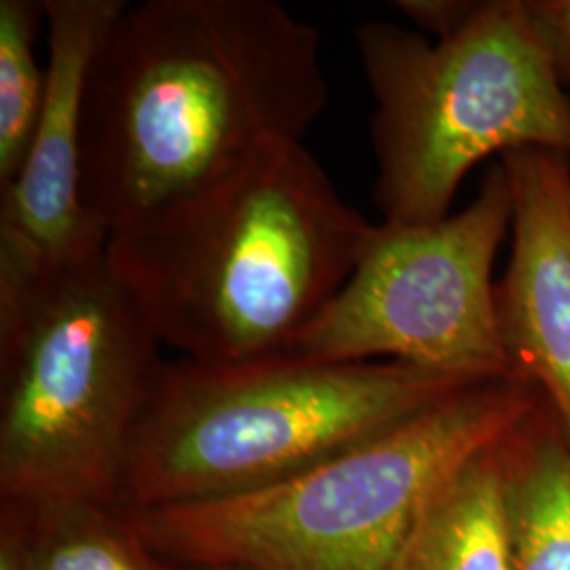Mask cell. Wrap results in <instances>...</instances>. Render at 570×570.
Returning <instances> with one entry per match:
<instances>
[{
  "label": "cell",
  "mask_w": 570,
  "mask_h": 570,
  "mask_svg": "<svg viewBox=\"0 0 570 570\" xmlns=\"http://www.w3.org/2000/svg\"><path fill=\"white\" fill-rule=\"evenodd\" d=\"M327 96L320 32L282 2L125 4L85 87V205L110 233L303 144Z\"/></svg>",
  "instance_id": "cell-1"
},
{
  "label": "cell",
  "mask_w": 570,
  "mask_h": 570,
  "mask_svg": "<svg viewBox=\"0 0 570 570\" xmlns=\"http://www.w3.org/2000/svg\"><path fill=\"white\" fill-rule=\"evenodd\" d=\"M376 230L303 144L108 233L104 261L184 360L285 355L345 285Z\"/></svg>",
  "instance_id": "cell-2"
},
{
  "label": "cell",
  "mask_w": 570,
  "mask_h": 570,
  "mask_svg": "<svg viewBox=\"0 0 570 570\" xmlns=\"http://www.w3.org/2000/svg\"><path fill=\"white\" fill-rule=\"evenodd\" d=\"M537 410L524 376L482 381L265 489L122 511L171 567L397 570L433 494Z\"/></svg>",
  "instance_id": "cell-3"
},
{
  "label": "cell",
  "mask_w": 570,
  "mask_h": 570,
  "mask_svg": "<svg viewBox=\"0 0 570 570\" xmlns=\"http://www.w3.org/2000/svg\"><path fill=\"white\" fill-rule=\"evenodd\" d=\"M469 385L475 383L395 362L277 355L165 364L136 431L119 508L155 510L265 489Z\"/></svg>",
  "instance_id": "cell-4"
},
{
  "label": "cell",
  "mask_w": 570,
  "mask_h": 570,
  "mask_svg": "<svg viewBox=\"0 0 570 570\" xmlns=\"http://www.w3.org/2000/svg\"><path fill=\"white\" fill-rule=\"evenodd\" d=\"M355 45L372 98L374 202L383 223L449 216L475 165L515 150L570 157V100L530 2H475L449 37L428 41L367 21Z\"/></svg>",
  "instance_id": "cell-5"
},
{
  "label": "cell",
  "mask_w": 570,
  "mask_h": 570,
  "mask_svg": "<svg viewBox=\"0 0 570 570\" xmlns=\"http://www.w3.org/2000/svg\"><path fill=\"white\" fill-rule=\"evenodd\" d=\"M161 341L106 261L56 273L0 311L2 505L121 503Z\"/></svg>",
  "instance_id": "cell-6"
},
{
  "label": "cell",
  "mask_w": 570,
  "mask_h": 570,
  "mask_svg": "<svg viewBox=\"0 0 570 570\" xmlns=\"http://www.w3.org/2000/svg\"><path fill=\"white\" fill-rule=\"evenodd\" d=\"M511 218L510 176L497 164L459 214L431 225H376L345 285L285 355L383 360L469 383L518 374L492 284Z\"/></svg>",
  "instance_id": "cell-7"
},
{
  "label": "cell",
  "mask_w": 570,
  "mask_h": 570,
  "mask_svg": "<svg viewBox=\"0 0 570 570\" xmlns=\"http://www.w3.org/2000/svg\"><path fill=\"white\" fill-rule=\"evenodd\" d=\"M125 0H42L47 96L18 178L0 190V311L47 277L102 258L108 226L82 199L89 68Z\"/></svg>",
  "instance_id": "cell-8"
},
{
  "label": "cell",
  "mask_w": 570,
  "mask_h": 570,
  "mask_svg": "<svg viewBox=\"0 0 570 570\" xmlns=\"http://www.w3.org/2000/svg\"><path fill=\"white\" fill-rule=\"evenodd\" d=\"M513 190L510 265L497 287L513 370L546 393L570 442V157H503Z\"/></svg>",
  "instance_id": "cell-9"
},
{
  "label": "cell",
  "mask_w": 570,
  "mask_h": 570,
  "mask_svg": "<svg viewBox=\"0 0 570 570\" xmlns=\"http://www.w3.org/2000/svg\"><path fill=\"white\" fill-rule=\"evenodd\" d=\"M503 440L433 494L397 570H513Z\"/></svg>",
  "instance_id": "cell-10"
},
{
  "label": "cell",
  "mask_w": 570,
  "mask_h": 570,
  "mask_svg": "<svg viewBox=\"0 0 570 570\" xmlns=\"http://www.w3.org/2000/svg\"><path fill=\"white\" fill-rule=\"evenodd\" d=\"M539 410L503 440L513 570H570V442Z\"/></svg>",
  "instance_id": "cell-11"
},
{
  "label": "cell",
  "mask_w": 570,
  "mask_h": 570,
  "mask_svg": "<svg viewBox=\"0 0 570 570\" xmlns=\"http://www.w3.org/2000/svg\"><path fill=\"white\" fill-rule=\"evenodd\" d=\"M2 513L18 527L26 570H169L121 508L60 501Z\"/></svg>",
  "instance_id": "cell-12"
},
{
  "label": "cell",
  "mask_w": 570,
  "mask_h": 570,
  "mask_svg": "<svg viewBox=\"0 0 570 570\" xmlns=\"http://www.w3.org/2000/svg\"><path fill=\"white\" fill-rule=\"evenodd\" d=\"M45 28L42 2L0 0V190L18 178L47 96V60L37 41Z\"/></svg>",
  "instance_id": "cell-13"
},
{
  "label": "cell",
  "mask_w": 570,
  "mask_h": 570,
  "mask_svg": "<svg viewBox=\"0 0 570 570\" xmlns=\"http://www.w3.org/2000/svg\"><path fill=\"white\" fill-rule=\"evenodd\" d=\"M397 7L416 26L433 32L438 39L449 37L463 21L468 20L475 2L461 0H402Z\"/></svg>",
  "instance_id": "cell-14"
},
{
  "label": "cell",
  "mask_w": 570,
  "mask_h": 570,
  "mask_svg": "<svg viewBox=\"0 0 570 570\" xmlns=\"http://www.w3.org/2000/svg\"><path fill=\"white\" fill-rule=\"evenodd\" d=\"M537 23L551 47L560 70L570 68V0L530 2Z\"/></svg>",
  "instance_id": "cell-15"
},
{
  "label": "cell",
  "mask_w": 570,
  "mask_h": 570,
  "mask_svg": "<svg viewBox=\"0 0 570 570\" xmlns=\"http://www.w3.org/2000/svg\"><path fill=\"white\" fill-rule=\"evenodd\" d=\"M0 570H26L18 527L7 513H2L0 524Z\"/></svg>",
  "instance_id": "cell-16"
},
{
  "label": "cell",
  "mask_w": 570,
  "mask_h": 570,
  "mask_svg": "<svg viewBox=\"0 0 570 570\" xmlns=\"http://www.w3.org/2000/svg\"><path fill=\"white\" fill-rule=\"evenodd\" d=\"M169 570H220V569H193V567H171V564H167Z\"/></svg>",
  "instance_id": "cell-17"
}]
</instances>
